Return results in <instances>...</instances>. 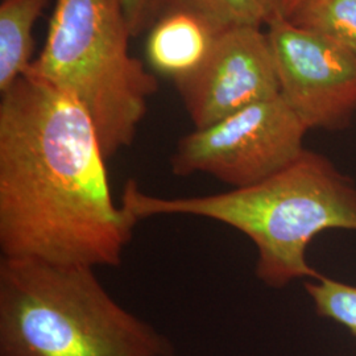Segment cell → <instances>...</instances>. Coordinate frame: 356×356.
I'll return each mask as SVG.
<instances>
[{
	"instance_id": "cell-10",
	"label": "cell",
	"mask_w": 356,
	"mask_h": 356,
	"mask_svg": "<svg viewBox=\"0 0 356 356\" xmlns=\"http://www.w3.org/2000/svg\"><path fill=\"white\" fill-rule=\"evenodd\" d=\"M169 10L198 13L219 31L263 28L282 15V0H161V15Z\"/></svg>"
},
{
	"instance_id": "cell-9",
	"label": "cell",
	"mask_w": 356,
	"mask_h": 356,
	"mask_svg": "<svg viewBox=\"0 0 356 356\" xmlns=\"http://www.w3.org/2000/svg\"><path fill=\"white\" fill-rule=\"evenodd\" d=\"M49 0H3L0 4V92L26 76L32 65V31Z\"/></svg>"
},
{
	"instance_id": "cell-5",
	"label": "cell",
	"mask_w": 356,
	"mask_h": 356,
	"mask_svg": "<svg viewBox=\"0 0 356 356\" xmlns=\"http://www.w3.org/2000/svg\"><path fill=\"white\" fill-rule=\"evenodd\" d=\"M309 129L279 95L204 128H194L170 156L172 173L209 175L232 189L279 173L305 151Z\"/></svg>"
},
{
	"instance_id": "cell-6",
	"label": "cell",
	"mask_w": 356,
	"mask_h": 356,
	"mask_svg": "<svg viewBox=\"0 0 356 356\" xmlns=\"http://www.w3.org/2000/svg\"><path fill=\"white\" fill-rule=\"evenodd\" d=\"M280 95L307 129H342L356 111V54L280 15L267 26Z\"/></svg>"
},
{
	"instance_id": "cell-3",
	"label": "cell",
	"mask_w": 356,
	"mask_h": 356,
	"mask_svg": "<svg viewBox=\"0 0 356 356\" xmlns=\"http://www.w3.org/2000/svg\"><path fill=\"white\" fill-rule=\"evenodd\" d=\"M172 344L120 305L95 269L0 260V356H170Z\"/></svg>"
},
{
	"instance_id": "cell-13",
	"label": "cell",
	"mask_w": 356,
	"mask_h": 356,
	"mask_svg": "<svg viewBox=\"0 0 356 356\" xmlns=\"http://www.w3.org/2000/svg\"><path fill=\"white\" fill-rule=\"evenodd\" d=\"M132 36L152 28L161 15V0H120Z\"/></svg>"
},
{
	"instance_id": "cell-1",
	"label": "cell",
	"mask_w": 356,
	"mask_h": 356,
	"mask_svg": "<svg viewBox=\"0 0 356 356\" xmlns=\"http://www.w3.org/2000/svg\"><path fill=\"white\" fill-rule=\"evenodd\" d=\"M98 132L74 98L33 76L0 99L1 257L119 267L136 220L113 198Z\"/></svg>"
},
{
	"instance_id": "cell-4",
	"label": "cell",
	"mask_w": 356,
	"mask_h": 356,
	"mask_svg": "<svg viewBox=\"0 0 356 356\" xmlns=\"http://www.w3.org/2000/svg\"><path fill=\"white\" fill-rule=\"evenodd\" d=\"M129 38L120 0H57L45 45L26 73L83 107L106 159L134 143L159 88L129 54Z\"/></svg>"
},
{
	"instance_id": "cell-11",
	"label": "cell",
	"mask_w": 356,
	"mask_h": 356,
	"mask_svg": "<svg viewBox=\"0 0 356 356\" xmlns=\"http://www.w3.org/2000/svg\"><path fill=\"white\" fill-rule=\"evenodd\" d=\"M288 19L356 54V0H302Z\"/></svg>"
},
{
	"instance_id": "cell-2",
	"label": "cell",
	"mask_w": 356,
	"mask_h": 356,
	"mask_svg": "<svg viewBox=\"0 0 356 356\" xmlns=\"http://www.w3.org/2000/svg\"><path fill=\"white\" fill-rule=\"evenodd\" d=\"M120 204L136 222L157 216H201L241 231L257 252L256 277L275 289L318 277L306 251L319 234L356 231L354 179L326 156L307 149L267 179L219 194L159 197L129 179Z\"/></svg>"
},
{
	"instance_id": "cell-12",
	"label": "cell",
	"mask_w": 356,
	"mask_h": 356,
	"mask_svg": "<svg viewBox=\"0 0 356 356\" xmlns=\"http://www.w3.org/2000/svg\"><path fill=\"white\" fill-rule=\"evenodd\" d=\"M305 291L318 316L337 322L356 337V285L319 275L305 281Z\"/></svg>"
},
{
	"instance_id": "cell-8",
	"label": "cell",
	"mask_w": 356,
	"mask_h": 356,
	"mask_svg": "<svg viewBox=\"0 0 356 356\" xmlns=\"http://www.w3.org/2000/svg\"><path fill=\"white\" fill-rule=\"evenodd\" d=\"M219 32L198 13L169 10L151 28L147 40L148 61L156 72L177 83L202 65Z\"/></svg>"
},
{
	"instance_id": "cell-14",
	"label": "cell",
	"mask_w": 356,
	"mask_h": 356,
	"mask_svg": "<svg viewBox=\"0 0 356 356\" xmlns=\"http://www.w3.org/2000/svg\"><path fill=\"white\" fill-rule=\"evenodd\" d=\"M302 0H282V15L288 17L298 7Z\"/></svg>"
},
{
	"instance_id": "cell-7",
	"label": "cell",
	"mask_w": 356,
	"mask_h": 356,
	"mask_svg": "<svg viewBox=\"0 0 356 356\" xmlns=\"http://www.w3.org/2000/svg\"><path fill=\"white\" fill-rule=\"evenodd\" d=\"M195 128H204L280 95L273 53L263 28L235 26L216 36L202 65L175 83Z\"/></svg>"
}]
</instances>
